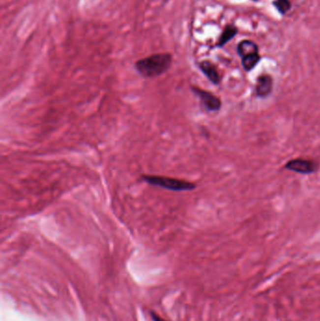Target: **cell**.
Returning a JSON list of instances; mask_svg holds the SVG:
<instances>
[{"label": "cell", "instance_id": "cell-1", "mask_svg": "<svg viewBox=\"0 0 320 321\" xmlns=\"http://www.w3.org/2000/svg\"><path fill=\"white\" fill-rule=\"evenodd\" d=\"M172 64V56L167 53L155 54L135 63V69L145 78H153L166 73Z\"/></svg>", "mask_w": 320, "mask_h": 321}, {"label": "cell", "instance_id": "cell-2", "mask_svg": "<svg viewBox=\"0 0 320 321\" xmlns=\"http://www.w3.org/2000/svg\"><path fill=\"white\" fill-rule=\"evenodd\" d=\"M142 178L149 185L160 187V188L171 190V191H174V192L192 191V190H194L196 188V184L191 182V181L174 178V177L144 175V176H142Z\"/></svg>", "mask_w": 320, "mask_h": 321}, {"label": "cell", "instance_id": "cell-3", "mask_svg": "<svg viewBox=\"0 0 320 321\" xmlns=\"http://www.w3.org/2000/svg\"><path fill=\"white\" fill-rule=\"evenodd\" d=\"M285 168L289 171L301 174V175H310V174H314L319 171L320 165L317 162H315L314 160L297 158V159H292L289 161L286 164Z\"/></svg>", "mask_w": 320, "mask_h": 321}, {"label": "cell", "instance_id": "cell-4", "mask_svg": "<svg viewBox=\"0 0 320 321\" xmlns=\"http://www.w3.org/2000/svg\"><path fill=\"white\" fill-rule=\"evenodd\" d=\"M193 92L200 99L202 107L207 112H217L222 107V102L214 94L199 88L197 87H192Z\"/></svg>", "mask_w": 320, "mask_h": 321}, {"label": "cell", "instance_id": "cell-5", "mask_svg": "<svg viewBox=\"0 0 320 321\" xmlns=\"http://www.w3.org/2000/svg\"><path fill=\"white\" fill-rule=\"evenodd\" d=\"M273 90V78L268 73L258 76L256 85V95L259 98H267Z\"/></svg>", "mask_w": 320, "mask_h": 321}, {"label": "cell", "instance_id": "cell-6", "mask_svg": "<svg viewBox=\"0 0 320 321\" xmlns=\"http://www.w3.org/2000/svg\"><path fill=\"white\" fill-rule=\"evenodd\" d=\"M199 68L201 70V72L205 74L206 78L213 84V85H220L221 83V75L217 70L216 66L214 64L208 61V60H205L199 64Z\"/></svg>", "mask_w": 320, "mask_h": 321}, {"label": "cell", "instance_id": "cell-7", "mask_svg": "<svg viewBox=\"0 0 320 321\" xmlns=\"http://www.w3.org/2000/svg\"><path fill=\"white\" fill-rule=\"evenodd\" d=\"M258 50H259V48H258V44L250 40L241 41L237 44V52L241 58L246 56H249V55L258 53Z\"/></svg>", "mask_w": 320, "mask_h": 321}, {"label": "cell", "instance_id": "cell-8", "mask_svg": "<svg viewBox=\"0 0 320 321\" xmlns=\"http://www.w3.org/2000/svg\"><path fill=\"white\" fill-rule=\"evenodd\" d=\"M237 33V29L233 25H227L225 28L224 31L222 32L219 41L217 42V47H223L227 44V42L231 41Z\"/></svg>", "mask_w": 320, "mask_h": 321}, {"label": "cell", "instance_id": "cell-9", "mask_svg": "<svg viewBox=\"0 0 320 321\" xmlns=\"http://www.w3.org/2000/svg\"><path fill=\"white\" fill-rule=\"evenodd\" d=\"M260 59H261V57H260L259 53H256V54L249 55V56L242 58H241V64H242L243 69L246 72H251L252 70H254L257 67V65L260 61Z\"/></svg>", "mask_w": 320, "mask_h": 321}, {"label": "cell", "instance_id": "cell-10", "mask_svg": "<svg viewBox=\"0 0 320 321\" xmlns=\"http://www.w3.org/2000/svg\"><path fill=\"white\" fill-rule=\"evenodd\" d=\"M272 5L282 15H285L291 9L290 0H274L272 2Z\"/></svg>", "mask_w": 320, "mask_h": 321}, {"label": "cell", "instance_id": "cell-11", "mask_svg": "<svg viewBox=\"0 0 320 321\" xmlns=\"http://www.w3.org/2000/svg\"><path fill=\"white\" fill-rule=\"evenodd\" d=\"M253 1H256V2H257V1H258V0H253Z\"/></svg>", "mask_w": 320, "mask_h": 321}]
</instances>
